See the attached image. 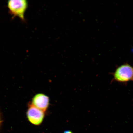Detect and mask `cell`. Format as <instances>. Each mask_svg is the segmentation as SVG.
Listing matches in <instances>:
<instances>
[{
	"label": "cell",
	"instance_id": "obj_6",
	"mask_svg": "<svg viewBox=\"0 0 133 133\" xmlns=\"http://www.w3.org/2000/svg\"><path fill=\"white\" fill-rule=\"evenodd\" d=\"M132 51H133V50H132Z\"/></svg>",
	"mask_w": 133,
	"mask_h": 133
},
{
	"label": "cell",
	"instance_id": "obj_5",
	"mask_svg": "<svg viewBox=\"0 0 133 133\" xmlns=\"http://www.w3.org/2000/svg\"><path fill=\"white\" fill-rule=\"evenodd\" d=\"M63 133H73L72 131L70 130H67L64 131Z\"/></svg>",
	"mask_w": 133,
	"mask_h": 133
},
{
	"label": "cell",
	"instance_id": "obj_1",
	"mask_svg": "<svg viewBox=\"0 0 133 133\" xmlns=\"http://www.w3.org/2000/svg\"><path fill=\"white\" fill-rule=\"evenodd\" d=\"M8 6L13 17L18 16L22 20H24L25 12L28 7L27 1L25 0L9 1L8 2Z\"/></svg>",
	"mask_w": 133,
	"mask_h": 133
},
{
	"label": "cell",
	"instance_id": "obj_2",
	"mask_svg": "<svg viewBox=\"0 0 133 133\" xmlns=\"http://www.w3.org/2000/svg\"><path fill=\"white\" fill-rule=\"evenodd\" d=\"M115 81L126 83L133 79V68L128 64L123 65L116 70L114 74Z\"/></svg>",
	"mask_w": 133,
	"mask_h": 133
},
{
	"label": "cell",
	"instance_id": "obj_4",
	"mask_svg": "<svg viewBox=\"0 0 133 133\" xmlns=\"http://www.w3.org/2000/svg\"><path fill=\"white\" fill-rule=\"evenodd\" d=\"M31 104L37 109L45 112L49 107V98L44 94H36L33 98Z\"/></svg>",
	"mask_w": 133,
	"mask_h": 133
},
{
	"label": "cell",
	"instance_id": "obj_3",
	"mask_svg": "<svg viewBox=\"0 0 133 133\" xmlns=\"http://www.w3.org/2000/svg\"><path fill=\"white\" fill-rule=\"evenodd\" d=\"M45 116V112L30 104L27 112L28 120L34 125L39 126L42 123Z\"/></svg>",
	"mask_w": 133,
	"mask_h": 133
}]
</instances>
